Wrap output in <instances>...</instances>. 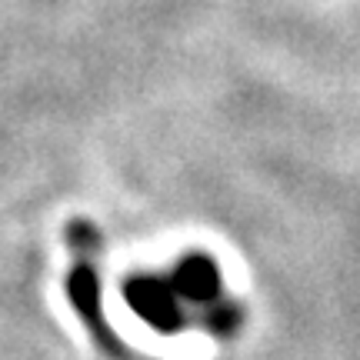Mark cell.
<instances>
[{"instance_id":"1","label":"cell","mask_w":360,"mask_h":360,"mask_svg":"<svg viewBox=\"0 0 360 360\" xmlns=\"http://www.w3.org/2000/svg\"><path fill=\"white\" fill-rule=\"evenodd\" d=\"M124 297H127L130 310L147 321L154 330L160 334H177L180 327L187 323L184 317V304H180V294L174 290L170 277H157V274H134L124 287Z\"/></svg>"},{"instance_id":"2","label":"cell","mask_w":360,"mask_h":360,"mask_svg":"<svg viewBox=\"0 0 360 360\" xmlns=\"http://www.w3.org/2000/svg\"><path fill=\"white\" fill-rule=\"evenodd\" d=\"M67 294L74 300L77 314L84 317V323L90 327V334L97 337L103 347H114V337H110L101 314V281H97V270L90 267L87 260H80L74 267V274L67 277Z\"/></svg>"},{"instance_id":"3","label":"cell","mask_w":360,"mask_h":360,"mask_svg":"<svg viewBox=\"0 0 360 360\" xmlns=\"http://www.w3.org/2000/svg\"><path fill=\"white\" fill-rule=\"evenodd\" d=\"M170 283L180 294V300H193V304H214L220 294V270L207 254H187L180 260Z\"/></svg>"},{"instance_id":"4","label":"cell","mask_w":360,"mask_h":360,"mask_svg":"<svg viewBox=\"0 0 360 360\" xmlns=\"http://www.w3.org/2000/svg\"><path fill=\"white\" fill-rule=\"evenodd\" d=\"M244 321V310L237 307L233 300H214L210 307L204 310V327L214 337H233L237 327Z\"/></svg>"}]
</instances>
